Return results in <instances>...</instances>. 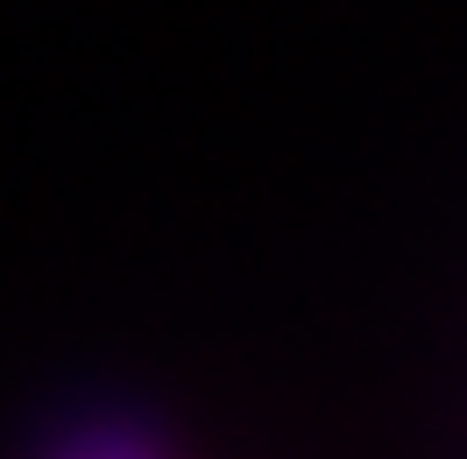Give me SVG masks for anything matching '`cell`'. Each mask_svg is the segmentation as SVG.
I'll return each mask as SVG.
<instances>
[]
</instances>
